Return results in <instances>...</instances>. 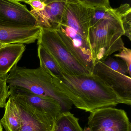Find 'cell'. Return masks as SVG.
Listing matches in <instances>:
<instances>
[{
	"mask_svg": "<svg viewBox=\"0 0 131 131\" xmlns=\"http://www.w3.org/2000/svg\"><path fill=\"white\" fill-rule=\"evenodd\" d=\"M51 131H83L79 119L70 112H63L55 121Z\"/></svg>",
	"mask_w": 131,
	"mask_h": 131,
	"instance_id": "cell-17",
	"label": "cell"
},
{
	"mask_svg": "<svg viewBox=\"0 0 131 131\" xmlns=\"http://www.w3.org/2000/svg\"><path fill=\"white\" fill-rule=\"evenodd\" d=\"M46 6L40 12H32L36 20V26L41 29L56 30L61 24L67 0H46Z\"/></svg>",
	"mask_w": 131,
	"mask_h": 131,
	"instance_id": "cell-11",
	"label": "cell"
},
{
	"mask_svg": "<svg viewBox=\"0 0 131 131\" xmlns=\"http://www.w3.org/2000/svg\"><path fill=\"white\" fill-rule=\"evenodd\" d=\"M7 83L9 90L53 98L59 103L63 112L72 108V103L55 85L53 77L40 67L30 69L16 66L8 74Z\"/></svg>",
	"mask_w": 131,
	"mask_h": 131,
	"instance_id": "cell-2",
	"label": "cell"
},
{
	"mask_svg": "<svg viewBox=\"0 0 131 131\" xmlns=\"http://www.w3.org/2000/svg\"><path fill=\"white\" fill-rule=\"evenodd\" d=\"M124 29L125 36L131 40V7L128 4H124L115 8Z\"/></svg>",
	"mask_w": 131,
	"mask_h": 131,
	"instance_id": "cell-19",
	"label": "cell"
},
{
	"mask_svg": "<svg viewBox=\"0 0 131 131\" xmlns=\"http://www.w3.org/2000/svg\"><path fill=\"white\" fill-rule=\"evenodd\" d=\"M41 28L16 27L0 25V43L3 44H30L37 40Z\"/></svg>",
	"mask_w": 131,
	"mask_h": 131,
	"instance_id": "cell-13",
	"label": "cell"
},
{
	"mask_svg": "<svg viewBox=\"0 0 131 131\" xmlns=\"http://www.w3.org/2000/svg\"><path fill=\"white\" fill-rule=\"evenodd\" d=\"M93 14V8L83 0H67L60 24L70 27L89 42V32Z\"/></svg>",
	"mask_w": 131,
	"mask_h": 131,
	"instance_id": "cell-6",
	"label": "cell"
},
{
	"mask_svg": "<svg viewBox=\"0 0 131 131\" xmlns=\"http://www.w3.org/2000/svg\"><path fill=\"white\" fill-rule=\"evenodd\" d=\"M92 73L102 80L113 90L123 104H131V78L110 69L103 61L95 63Z\"/></svg>",
	"mask_w": 131,
	"mask_h": 131,
	"instance_id": "cell-9",
	"label": "cell"
},
{
	"mask_svg": "<svg viewBox=\"0 0 131 131\" xmlns=\"http://www.w3.org/2000/svg\"><path fill=\"white\" fill-rule=\"evenodd\" d=\"M83 1L94 9V14L91 21L90 27L100 20L116 14L115 9L111 7L110 2L108 0H83Z\"/></svg>",
	"mask_w": 131,
	"mask_h": 131,
	"instance_id": "cell-16",
	"label": "cell"
},
{
	"mask_svg": "<svg viewBox=\"0 0 131 131\" xmlns=\"http://www.w3.org/2000/svg\"><path fill=\"white\" fill-rule=\"evenodd\" d=\"M7 45L6 44H3V43H0V49H1L2 47H4L5 46H6Z\"/></svg>",
	"mask_w": 131,
	"mask_h": 131,
	"instance_id": "cell-24",
	"label": "cell"
},
{
	"mask_svg": "<svg viewBox=\"0 0 131 131\" xmlns=\"http://www.w3.org/2000/svg\"><path fill=\"white\" fill-rule=\"evenodd\" d=\"M5 112L1 120L6 131H20L22 124L20 108L16 101L9 96L5 107Z\"/></svg>",
	"mask_w": 131,
	"mask_h": 131,
	"instance_id": "cell-15",
	"label": "cell"
},
{
	"mask_svg": "<svg viewBox=\"0 0 131 131\" xmlns=\"http://www.w3.org/2000/svg\"><path fill=\"white\" fill-rule=\"evenodd\" d=\"M123 36L124 29L117 13L91 27L89 40L93 65L120 51L125 46L122 38Z\"/></svg>",
	"mask_w": 131,
	"mask_h": 131,
	"instance_id": "cell-3",
	"label": "cell"
},
{
	"mask_svg": "<svg viewBox=\"0 0 131 131\" xmlns=\"http://www.w3.org/2000/svg\"><path fill=\"white\" fill-rule=\"evenodd\" d=\"M9 94L16 100L27 105L54 121L63 112L59 103L51 97L14 90H9Z\"/></svg>",
	"mask_w": 131,
	"mask_h": 131,
	"instance_id": "cell-10",
	"label": "cell"
},
{
	"mask_svg": "<svg viewBox=\"0 0 131 131\" xmlns=\"http://www.w3.org/2000/svg\"><path fill=\"white\" fill-rule=\"evenodd\" d=\"M57 88L77 108L86 112L123 103L111 88L94 74L52 76Z\"/></svg>",
	"mask_w": 131,
	"mask_h": 131,
	"instance_id": "cell-1",
	"label": "cell"
},
{
	"mask_svg": "<svg viewBox=\"0 0 131 131\" xmlns=\"http://www.w3.org/2000/svg\"><path fill=\"white\" fill-rule=\"evenodd\" d=\"M38 57L40 67L51 76L59 77L62 71L52 56L40 45H38Z\"/></svg>",
	"mask_w": 131,
	"mask_h": 131,
	"instance_id": "cell-18",
	"label": "cell"
},
{
	"mask_svg": "<svg viewBox=\"0 0 131 131\" xmlns=\"http://www.w3.org/2000/svg\"><path fill=\"white\" fill-rule=\"evenodd\" d=\"M30 6L31 8L30 11L32 12H38L42 11L45 9L46 6V0H37V1H19Z\"/></svg>",
	"mask_w": 131,
	"mask_h": 131,
	"instance_id": "cell-23",
	"label": "cell"
},
{
	"mask_svg": "<svg viewBox=\"0 0 131 131\" xmlns=\"http://www.w3.org/2000/svg\"><path fill=\"white\" fill-rule=\"evenodd\" d=\"M103 62L108 67L115 71L124 75H129L126 64L121 60L109 57Z\"/></svg>",
	"mask_w": 131,
	"mask_h": 131,
	"instance_id": "cell-20",
	"label": "cell"
},
{
	"mask_svg": "<svg viewBox=\"0 0 131 131\" xmlns=\"http://www.w3.org/2000/svg\"><path fill=\"white\" fill-rule=\"evenodd\" d=\"M37 45L42 47L52 56L62 72L74 75L92 74L73 56L56 30L41 29L37 39Z\"/></svg>",
	"mask_w": 131,
	"mask_h": 131,
	"instance_id": "cell-4",
	"label": "cell"
},
{
	"mask_svg": "<svg viewBox=\"0 0 131 131\" xmlns=\"http://www.w3.org/2000/svg\"><path fill=\"white\" fill-rule=\"evenodd\" d=\"M15 100L22 113V124L20 131H52L55 121L27 105Z\"/></svg>",
	"mask_w": 131,
	"mask_h": 131,
	"instance_id": "cell-12",
	"label": "cell"
},
{
	"mask_svg": "<svg viewBox=\"0 0 131 131\" xmlns=\"http://www.w3.org/2000/svg\"><path fill=\"white\" fill-rule=\"evenodd\" d=\"M115 57L121 59L126 64L129 77H131V50L124 46L119 52L113 56Z\"/></svg>",
	"mask_w": 131,
	"mask_h": 131,
	"instance_id": "cell-22",
	"label": "cell"
},
{
	"mask_svg": "<svg viewBox=\"0 0 131 131\" xmlns=\"http://www.w3.org/2000/svg\"><path fill=\"white\" fill-rule=\"evenodd\" d=\"M56 30L73 56L92 73L94 65L89 41L63 24H60Z\"/></svg>",
	"mask_w": 131,
	"mask_h": 131,
	"instance_id": "cell-7",
	"label": "cell"
},
{
	"mask_svg": "<svg viewBox=\"0 0 131 131\" xmlns=\"http://www.w3.org/2000/svg\"><path fill=\"white\" fill-rule=\"evenodd\" d=\"M0 25L34 27L36 20L26 6L17 0H0Z\"/></svg>",
	"mask_w": 131,
	"mask_h": 131,
	"instance_id": "cell-8",
	"label": "cell"
},
{
	"mask_svg": "<svg viewBox=\"0 0 131 131\" xmlns=\"http://www.w3.org/2000/svg\"><path fill=\"white\" fill-rule=\"evenodd\" d=\"M8 74H0V108L5 107L7 99L9 96V90L7 83Z\"/></svg>",
	"mask_w": 131,
	"mask_h": 131,
	"instance_id": "cell-21",
	"label": "cell"
},
{
	"mask_svg": "<svg viewBox=\"0 0 131 131\" xmlns=\"http://www.w3.org/2000/svg\"><path fill=\"white\" fill-rule=\"evenodd\" d=\"M26 49L22 43L8 44L0 49V74H8L17 66Z\"/></svg>",
	"mask_w": 131,
	"mask_h": 131,
	"instance_id": "cell-14",
	"label": "cell"
},
{
	"mask_svg": "<svg viewBox=\"0 0 131 131\" xmlns=\"http://www.w3.org/2000/svg\"><path fill=\"white\" fill-rule=\"evenodd\" d=\"M0 131H3V127H2L1 123V120H0Z\"/></svg>",
	"mask_w": 131,
	"mask_h": 131,
	"instance_id": "cell-25",
	"label": "cell"
},
{
	"mask_svg": "<svg viewBox=\"0 0 131 131\" xmlns=\"http://www.w3.org/2000/svg\"><path fill=\"white\" fill-rule=\"evenodd\" d=\"M90 131H131V124L123 110L107 107L96 110L88 118Z\"/></svg>",
	"mask_w": 131,
	"mask_h": 131,
	"instance_id": "cell-5",
	"label": "cell"
}]
</instances>
